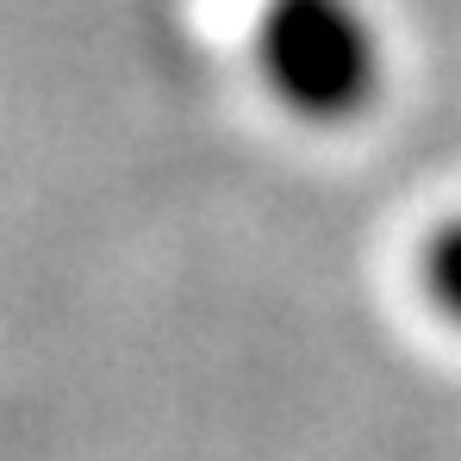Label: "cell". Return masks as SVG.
<instances>
[{
    "instance_id": "2",
    "label": "cell",
    "mask_w": 461,
    "mask_h": 461,
    "mask_svg": "<svg viewBox=\"0 0 461 461\" xmlns=\"http://www.w3.org/2000/svg\"><path fill=\"white\" fill-rule=\"evenodd\" d=\"M418 287H424L430 312L461 330V212L443 219L424 237V249H418Z\"/></svg>"
},
{
    "instance_id": "1",
    "label": "cell",
    "mask_w": 461,
    "mask_h": 461,
    "mask_svg": "<svg viewBox=\"0 0 461 461\" xmlns=\"http://www.w3.org/2000/svg\"><path fill=\"white\" fill-rule=\"evenodd\" d=\"M256 76L306 125H349L381 94V38L356 0H268Z\"/></svg>"
}]
</instances>
